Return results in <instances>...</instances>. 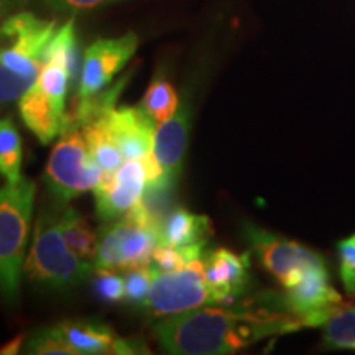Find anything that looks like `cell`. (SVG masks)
I'll use <instances>...</instances> for the list:
<instances>
[{
	"label": "cell",
	"mask_w": 355,
	"mask_h": 355,
	"mask_svg": "<svg viewBox=\"0 0 355 355\" xmlns=\"http://www.w3.org/2000/svg\"><path fill=\"white\" fill-rule=\"evenodd\" d=\"M304 322L286 309L285 301L245 303L234 308H202L158 319L153 332L163 352L173 355H225L268 337L304 329Z\"/></svg>",
	"instance_id": "1"
},
{
	"label": "cell",
	"mask_w": 355,
	"mask_h": 355,
	"mask_svg": "<svg viewBox=\"0 0 355 355\" xmlns=\"http://www.w3.org/2000/svg\"><path fill=\"white\" fill-rule=\"evenodd\" d=\"M96 266L74 254L63 239L60 214L43 209L40 212L32 247L25 259L24 275L38 290L63 293L89 282Z\"/></svg>",
	"instance_id": "2"
},
{
	"label": "cell",
	"mask_w": 355,
	"mask_h": 355,
	"mask_svg": "<svg viewBox=\"0 0 355 355\" xmlns=\"http://www.w3.org/2000/svg\"><path fill=\"white\" fill-rule=\"evenodd\" d=\"M35 194L37 184L24 176L0 188V300L7 306L20 301Z\"/></svg>",
	"instance_id": "3"
},
{
	"label": "cell",
	"mask_w": 355,
	"mask_h": 355,
	"mask_svg": "<svg viewBox=\"0 0 355 355\" xmlns=\"http://www.w3.org/2000/svg\"><path fill=\"white\" fill-rule=\"evenodd\" d=\"M102 178V170L89 152L81 128H69L61 133L55 148L51 150L44 168V184L58 207L68 204L94 191Z\"/></svg>",
	"instance_id": "4"
},
{
	"label": "cell",
	"mask_w": 355,
	"mask_h": 355,
	"mask_svg": "<svg viewBox=\"0 0 355 355\" xmlns=\"http://www.w3.org/2000/svg\"><path fill=\"white\" fill-rule=\"evenodd\" d=\"M56 30V20L40 19L32 12L7 17L0 25V64L37 81Z\"/></svg>",
	"instance_id": "5"
},
{
	"label": "cell",
	"mask_w": 355,
	"mask_h": 355,
	"mask_svg": "<svg viewBox=\"0 0 355 355\" xmlns=\"http://www.w3.org/2000/svg\"><path fill=\"white\" fill-rule=\"evenodd\" d=\"M212 304L216 300L204 277L202 259H198L181 270L158 272L141 309L150 318L162 319Z\"/></svg>",
	"instance_id": "6"
},
{
	"label": "cell",
	"mask_w": 355,
	"mask_h": 355,
	"mask_svg": "<svg viewBox=\"0 0 355 355\" xmlns=\"http://www.w3.org/2000/svg\"><path fill=\"white\" fill-rule=\"evenodd\" d=\"M158 225L123 216L101 232L94 259L96 268L125 272L148 265L159 243Z\"/></svg>",
	"instance_id": "7"
},
{
	"label": "cell",
	"mask_w": 355,
	"mask_h": 355,
	"mask_svg": "<svg viewBox=\"0 0 355 355\" xmlns=\"http://www.w3.org/2000/svg\"><path fill=\"white\" fill-rule=\"evenodd\" d=\"M243 234L266 272L272 273L283 288L295 285L309 266L324 261L321 255L301 243L268 232L250 222L243 225Z\"/></svg>",
	"instance_id": "8"
},
{
	"label": "cell",
	"mask_w": 355,
	"mask_h": 355,
	"mask_svg": "<svg viewBox=\"0 0 355 355\" xmlns=\"http://www.w3.org/2000/svg\"><path fill=\"white\" fill-rule=\"evenodd\" d=\"M139 48V37L128 32L119 38L96 40L84 53L78 83V99L97 94L114 81Z\"/></svg>",
	"instance_id": "9"
},
{
	"label": "cell",
	"mask_w": 355,
	"mask_h": 355,
	"mask_svg": "<svg viewBox=\"0 0 355 355\" xmlns=\"http://www.w3.org/2000/svg\"><path fill=\"white\" fill-rule=\"evenodd\" d=\"M189 135V107L181 104L176 114L168 121L157 123L153 133L152 158L157 165V183L146 188L145 193L165 194L173 189L180 178Z\"/></svg>",
	"instance_id": "10"
},
{
	"label": "cell",
	"mask_w": 355,
	"mask_h": 355,
	"mask_svg": "<svg viewBox=\"0 0 355 355\" xmlns=\"http://www.w3.org/2000/svg\"><path fill=\"white\" fill-rule=\"evenodd\" d=\"M286 309L298 316L306 327L322 326L343 298L332 288L324 261L309 266L295 285L285 288Z\"/></svg>",
	"instance_id": "11"
},
{
	"label": "cell",
	"mask_w": 355,
	"mask_h": 355,
	"mask_svg": "<svg viewBox=\"0 0 355 355\" xmlns=\"http://www.w3.org/2000/svg\"><path fill=\"white\" fill-rule=\"evenodd\" d=\"M146 191L144 159H128L109 180H101L94 188L96 212L102 222L121 219L141 201Z\"/></svg>",
	"instance_id": "12"
},
{
	"label": "cell",
	"mask_w": 355,
	"mask_h": 355,
	"mask_svg": "<svg viewBox=\"0 0 355 355\" xmlns=\"http://www.w3.org/2000/svg\"><path fill=\"white\" fill-rule=\"evenodd\" d=\"M104 123L109 137L125 159H144L152 153L155 122L144 109L123 105L114 107L97 119Z\"/></svg>",
	"instance_id": "13"
},
{
	"label": "cell",
	"mask_w": 355,
	"mask_h": 355,
	"mask_svg": "<svg viewBox=\"0 0 355 355\" xmlns=\"http://www.w3.org/2000/svg\"><path fill=\"white\" fill-rule=\"evenodd\" d=\"M204 277L214 296L216 304L241 296L248 285V255H239L227 248L204 252Z\"/></svg>",
	"instance_id": "14"
},
{
	"label": "cell",
	"mask_w": 355,
	"mask_h": 355,
	"mask_svg": "<svg viewBox=\"0 0 355 355\" xmlns=\"http://www.w3.org/2000/svg\"><path fill=\"white\" fill-rule=\"evenodd\" d=\"M55 327L76 355L115 354L121 339L109 324L97 318L69 319Z\"/></svg>",
	"instance_id": "15"
},
{
	"label": "cell",
	"mask_w": 355,
	"mask_h": 355,
	"mask_svg": "<svg viewBox=\"0 0 355 355\" xmlns=\"http://www.w3.org/2000/svg\"><path fill=\"white\" fill-rule=\"evenodd\" d=\"M19 110L21 121L35 133L40 144L48 145L63 133L64 115L58 112L37 83L19 101Z\"/></svg>",
	"instance_id": "16"
},
{
	"label": "cell",
	"mask_w": 355,
	"mask_h": 355,
	"mask_svg": "<svg viewBox=\"0 0 355 355\" xmlns=\"http://www.w3.org/2000/svg\"><path fill=\"white\" fill-rule=\"evenodd\" d=\"M159 243L183 248L189 245H206L212 234L207 216H199L183 207H176L159 220Z\"/></svg>",
	"instance_id": "17"
},
{
	"label": "cell",
	"mask_w": 355,
	"mask_h": 355,
	"mask_svg": "<svg viewBox=\"0 0 355 355\" xmlns=\"http://www.w3.org/2000/svg\"><path fill=\"white\" fill-rule=\"evenodd\" d=\"M84 139H86L87 148L102 170L101 180H109L117 173L119 168L123 165V155L119 146L110 139L104 123L101 121H94L83 128Z\"/></svg>",
	"instance_id": "18"
},
{
	"label": "cell",
	"mask_w": 355,
	"mask_h": 355,
	"mask_svg": "<svg viewBox=\"0 0 355 355\" xmlns=\"http://www.w3.org/2000/svg\"><path fill=\"white\" fill-rule=\"evenodd\" d=\"M60 227L63 239L71 250L79 259L94 263L99 239H97L94 230L91 229V225L84 220V217L76 209L66 206L64 211L60 212Z\"/></svg>",
	"instance_id": "19"
},
{
	"label": "cell",
	"mask_w": 355,
	"mask_h": 355,
	"mask_svg": "<svg viewBox=\"0 0 355 355\" xmlns=\"http://www.w3.org/2000/svg\"><path fill=\"white\" fill-rule=\"evenodd\" d=\"M48 61H55V63L64 66L71 78H73V81L76 79L78 73H81L76 24H74L73 17L66 20L61 26H58L56 33L53 35L51 42L46 48V56H44V63H48Z\"/></svg>",
	"instance_id": "20"
},
{
	"label": "cell",
	"mask_w": 355,
	"mask_h": 355,
	"mask_svg": "<svg viewBox=\"0 0 355 355\" xmlns=\"http://www.w3.org/2000/svg\"><path fill=\"white\" fill-rule=\"evenodd\" d=\"M24 145L21 137L12 119H0V175L8 183H17L21 178Z\"/></svg>",
	"instance_id": "21"
},
{
	"label": "cell",
	"mask_w": 355,
	"mask_h": 355,
	"mask_svg": "<svg viewBox=\"0 0 355 355\" xmlns=\"http://www.w3.org/2000/svg\"><path fill=\"white\" fill-rule=\"evenodd\" d=\"M178 105H180V97L175 87L159 74L146 89L140 107L155 123H162L176 114Z\"/></svg>",
	"instance_id": "22"
},
{
	"label": "cell",
	"mask_w": 355,
	"mask_h": 355,
	"mask_svg": "<svg viewBox=\"0 0 355 355\" xmlns=\"http://www.w3.org/2000/svg\"><path fill=\"white\" fill-rule=\"evenodd\" d=\"M35 83L51 101L58 112L66 115V97H68L71 83H73L68 69L60 63H55V61H48L40 71Z\"/></svg>",
	"instance_id": "23"
},
{
	"label": "cell",
	"mask_w": 355,
	"mask_h": 355,
	"mask_svg": "<svg viewBox=\"0 0 355 355\" xmlns=\"http://www.w3.org/2000/svg\"><path fill=\"white\" fill-rule=\"evenodd\" d=\"M324 340L327 345L336 349L355 350V306L337 308L322 324Z\"/></svg>",
	"instance_id": "24"
},
{
	"label": "cell",
	"mask_w": 355,
	"mask_h": 355,
	"mask_svg": "<svg viewBox=\"0 0 355 355\" xmlns=\"http://www.w3.org/2000/svg\"><path fill=\"white\" fill-rule=\"evenodd\" d=\"M157 273L158 270L152 263L125 270L123 272V282H125V298L123 301L133 308H144Z\"/></svg>",
	"instance_id": "25"
},
{
	"label": "cell",
	"mask_w": 355,
	"mask_h": 355,
	"mask_svg": "<svg viewBox=\"0 0 355 355\" xmlns=\"http://www.w3.org/2000/svg\"><path fill=\"white\" fill-rule=\"evenodd\" d=\"M21 352L35 355H76L55 326L42 327L26 336Z\"/></svg>",
	"instance_id": "26"
},
{
	"label": "cell",
	"mask_w": 355,
	"mask_h": 355,
	"mask_svg": "<svg viewBox=\"0 0 355 355\" xmlns=\"http://www.w3.org/2000/svg\"><path fill=\"white\" fill-rule=\"evenodd\" d=\"M91 283L94 293L104 303H121L125 298V282L114 270L96 268Z\"/></svg>",
	"instance_id": "27"
},
{
	"label": "cell",
	"mask_w": 355,
	"mask_h": 355,
	"mask_svg": "<svg viewBox=\"0 0 355 355\" xmlns=\"http://www.w3.org/2000/svg\"><path fill=\"white\" fill-rule=\"evenodd\" d=\"M33 84V79L0 64V105L20 101Z\"/></svg>",
	"instance_id": "28"
},
{
	"label": "cell",
	"mask_w": 355,
	"mask_h": 355,
	"mask_svg": "<svg viewBox=\"0 0 355 355\" xmlns=\"http://www.w3.org/2000/svg\"><path fill=\"white\" fill-rule=\"evenodd\" d=\"M121 0H37L38 6L56 13H78L94 10Z\"/></svg>",
	"instance_id": "29"
},
{
	"label": "cell",
	"mask_w": 355,
	"mask_h": 355,
	"mask_svg": "<svg viewBox=\"0 0 355 355\" xmlns=\"http://www.w3.org/2000/svg\"><path fill=\"white\" fill-rule=\"evenodd\" d=\"M339 261L345 291L355 295V234L339 243Z\"/></svg>",
	"instance_id": "30"
},
{
	"label": "cell",
	"mask_w": 355,
	"mask_h": 355,
	"mask_svg": "<svg viewBox=\"0 0 355 355\" xmlns=\"http://www.w3.org/2000/svg\"><path fill=\"white\" fill-rule=\"evenodd\" d=\"M150 263H152L158 272H173V270H181L183 266L188 265V260H186V257L183 255V252H181L180 248L158 243Z\"/></svg>",
	"instance_id": "31"
},
{
	"label": "cell",
	"mask_w": 355,
	"mask_h": 355,
	"mask_svg": "<svg viewBox=\"0 0 355 355\" xmlns=\"http://www.w3.org/2000/svg\"><path fill=\"white\" fill-rule=\"evenodd\" d=\"M25 340H26V334H20V336L13 337L12 340H8L7 344H3L2 347H0V355H17V354H20L21 350H24Z\"/></svg>",
	"instance_id": "32"
},
{
	"label": "cell",
	"mask_w": 355,
	"mask_h": 355,
	"mask_svg": "<svg viewBox=\"0 0 355 355\" xmlns=\"http://www.w3.org/2000/svg\"><path fill=\"white\" fill-rule=\"evenodd\" d=\"M12 8L10 0H0V20L7 15V12Z\"/></svg>",
	"instance_id": "33"
}]
</instances>
